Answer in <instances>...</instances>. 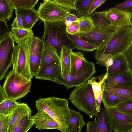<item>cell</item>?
<instances>
[{"instance_id": "6da1fadb", "label": "cell", "mask_w": 132, "mask_h": 132, "mask_svg": "<svg viewBox=\"0 0 132 132\" xmlns=\"http://www.w3.org/2000/svg\"><path fill=\"white\" fill-rule=\"evenodd\" d=\"M91 15L95 27L92 32L77 35L89 43L96 47L97 50L94 55L96 60L111 39L115 30L106 16V10L95 11Z\"/></svg>"}, {"instance_id": "7a4b0ae2", "label": "cell", "mask_w": 132, "mask_h": 132, "mask_svg": "<svg viewBox=\"0 0 132 132\" xmlns=\"http://www.w3.org/2000/svg\"><path fill=\"white\" fill-rule=\"evenodd\" d=\"M38 111H44L59 124L61 132H66L69 118L70 109L67 99L51 96L40 98L36 101Z\"/></svg>"}, {"instance_id": "3957f363", "label": "cell", "mask_w": 132, "mask_h": 132, "mask_svg": "<svg viewBox=\"0 0 132 132\" xmlns=\"http://www.w3.org/2000/svg\"><path fill=\"white\" fill-rule=\"evenodd\" d=\"M69 99L79 110L90 118L95 116L96 119L98 113L96 110L95 98L92 86L88 81L76 87L70 93Z\"/></svg>"}, {"instance_id": "277c9868", "label": "cell", "mask_w": 132, "mask_h": 132, "mask_svg": "<svg viewBox=\"0 0 132 132\" xmlns=\"http://www.w3.org/2000/svg\"><path fill=\"white\" fill-rule=\"evenodd\" d=\"M35 37L34 35L18 43L14 47L12 57V69L29 80H31L33 77L30 69V54L32 43Z\"/></svg>"}, {"instance_id": "5b68a950", "label": "cell", "mask_w": 132, "mask_h": 132, "mask_svg": "<svg viewBox=\"0 0 132 132\" xmlns=\"http://www.w3.org/2000/svg\"><path fill=\"white\" fill-rule=\"evenodd\" d=\"M31 80L16 72L13 69L7 74L2 86L7 99L16 101L30 92Z\"/></svg>"}, {"instance_id": "8992f818", "label": "cell", "mask_w": 132, "mask_h": 132, "mask_svg": "<svg viewBox=\"0 0 132 132\" xmlns=\"http://www.w3.org/2000/svg\"><path fill=\"white\" fill-rule=\"evenodd\" d=\"M132 43V24L115 30L111 39L101 53L97 61L106 56H114L124 53Z\"/></svg>"}, {"instance_id": "52a82bcc", "label": "cell", "mask_w": 132, "mask_h": 132, "mask_svg": "<svg viewBox=\"0 0 132 132\" xmlns=\"http://www.w3.org/2000/svg\"><path fill=\"white\" fill-rule=\"evenodd\" d=\"M44 30L41 39L43 42H48L57 50L60 56L63 45L74 49L70 40L67 37L65 22H50L44 21Z\"/></svg>"}, {"instance_id": "ba28073f", "label": "cell", "mask_w": 132, "mask_h": 132, "mask_svg": "<svg viewBox=\"0 0 132 132\" xmlns=\"http://www.w3.org/2000/svg\"><path fill=\"white\" fill-rule=\"evenodd\" d=\"M40 19L50 22H65L67 11L53 0H45L36 10Z\"/></svg>"}, {"instance_id": "9c48e42d", "label": "cell", "mask_w": 132, "mask_h": 132, "mask_svg": "<svg viewBox=\"0 0 132 132\" xmlns=\"http://www.w3.org/2000/svg\"><path fill=\"white\" fill-rule=\"evenodd\" d=\"M9 31L6 32L0 39L1 80L4 78L7 71L12 65L15 41Z\"/></svg>"}, {"instance_id": "30bf717a", "label": "cell", "mask_w": 132, "mask_h": 132, "mask_svg": "<svg viewBox=\"0 0 132 132\" xmlns=\"http://www.w3.org/2000/svg\"><path fill=\"white\" fill-rule=\"evenodd\" d=\"M96 72L94 63L87 61L77 75L74 76L67 75L63 77L59 75L56 83L60 85H63L69 89L84 84L90 79Z\"/></svg>"}, {"instance_id": "8fae6325", "label": "cell", "mask_w": 132, "mask_h": 132, "mask_svg": "<svg viewBox=\"0 0 132 132\" xmlns=\"http://www.w3.org/2000/svg\"><path fill=\"white\" fill-rule=\"evenodd\" d=\"M114 132H127L132 127V117L116 107L106 109Z\"/></svg>"}, {"instance_id": "7c38bea8", "label": "cell", "mask_w": 132, "mask_h": 132, "mask_svg": "<svg viewBox=\"0 0 132 132\" xmlns=\"http://www.w3.org/2000/svg\"><path fill=\"white\" fill-rule=\"evenodd\" d=\"M107 18L115 30L132 24V14L110 8L106 10Z\"/></svg>"}, {"instance_id": "4fadbf2b", "label": "cell", "mask_w": 132, "mask_h": 132, "mask_svg": "<svg viewBox=\"0 0 132 132\" xmlns=\"http://www.w3.org/2000/svg\"><path fill=\"white\" fill-rule=\"evenodd\" d=\"M112 131L106 109L104 107L101 109L94 121H89L87 123V132H112Z\"/></svg>"}, {"instance_id": "5bb4252c", "label": "cell", "mask_w": 132, "mask_h": 132, "mask_svg": "<svg viewBox=\"0 0 132 132\" xmlns=\"http://www.w3.org/2000/svg\"><path fill=\"white\" fill-rule=\"evenodd\" d=\"M43 46L44 43L41 39L35 36L32 43L30 54V69L33 77L40 66Z\"/></svg>"}, {"instance_id": "9a60e30c", "label": "cell", "mask_w": 132, "mask_h": 132, "mask_svg": "<svg viewBox=\"0 0 132 132\" xmlns=\"http://www.w3.org/2000/svg\"><path fill=\"white\" fill-rule=\"evenodd\" d=\"M61 72L60 64L52 63L41 65L35 76V78L56 82Z\"/></svg>"}, {"instance_id": "2e32d148", "label": "cell", "mask_w": 132, "mask_h": 132, "mask_svg": "<svg viewBox=\"0 0 132 132\" xmlns=\"http://www.w3.org/2000/svg\"><path fill=\"white\" fill-rule=\"evenodd\" d=\"M32 117L36 128L39 130L56 129L61 131L57 122L45 111H38Z\"/></svg>"}, {"instance_id": "e0dca14e", "label": "cell", "mask_w": 132, "mask_h": 132, "mask_svg": "<svg viewBox=\"0 0 132 132\" xmlns=\"http://www.w3.org/2000/svg\"><path fill=\"white\" fill-rule=\"evenodd\" d=\"M104 84L114 86L132 88V74L129 70L109 74Z\"/></svg>"}, {"instance_id": "ac0fdd59", "label": "cell", "mask_w": 132, "mask_h": 132, "mask_svg": "<svg viewBox=\"0 0 132 132\" xmlns=\"http://www.w3.org/2000/svg\"><path fill=\"white\" fill-rule=\"evenodd\" d=\"M44 43L40 65L52 63L60 64V59L57 49L48 42Z\"/></svg>"}, {"instance_id": "d6986e66", "label": "cell", "mask_w": 132, "mask_h": 132, "mask_svg": "<svg viewBox=\"0 0 132 132\" xmlns=\"http://www.w3.org/2000/svg\"><path fill=\"white\" fill-rule=\"evenodd\" d=\"M31 112V109L26 103H19L11 114L7 132H12L22 117Z\"/></svg>"}, {"instance_id": "ffe728a7", "label": "cell", "mask_w": 132, "mask_h": 132, "mask_svg": "<svg viewBox=\"0 0 132 132\" xmlns=\"http://www.w3.org/2000/svg\"><path fill=\"white\" fill-rule=\"evenodd\" d=\"M132 99L123 97L110 91L103 89L102 101L106 109L116 107L118 105Z\"/></svg>"}, {"instance_id": "44dd1931", "label": "cell", "mask_w": 132, "mask_h": 132, "mask_svg": "<svg viewBox=\"0 0 132 132\" xmlns=\"http://www.w3.org/2000/svg\"><path fill=\"white\" fill-rule=\"evenodd\" d=\"M86 125L79 112L70 109L66 132H81L83 127Z\"/></svg>"}, {"instance_id": "7402d4cb", "label": "cell", "mask_w": 132, "mask_h": 132, "mask_svg": "<svg viewBox=\"0 0 132 132\" xmlns=\"http://www.w3.org/2000/svg\"><path fill=\"white\" fill-rule=\"evenodd\" d=\"M15 12L20 14L23 20V25L25 28L31 29L40 18L36 10L30 9H17Z\"/></svg>"}, {"instance_id": "603a6c76", "label": "cell", "mask_w": 132, "mask_h": 132, "mask_svg": "<svg viewBox=\"0 0 132 132\" xmlns=\"http://www.w3.org/2000/svg\"><path fill=\"white\" fill-rule=\"evenodd\" d=\"M72 50L71 47L65 45L62 47L60 55L61 67L60 76L61 77L71 75L70 54Z\"/></svg>"}, {"instance_id": "cb8c5ba5", "label": "cell", "mask_w": 132, "mask_h": 132, "mask_svg": "<svg viewBox=\"0 0 132 132\" xmlns=\"http://www.w3.org/2000/svg\"><path fill=\"white\" fill-rule=\"evenodd\" d=\"M114 56L115 58L113 64L106 69V71L108 74L123 72L129 70L127 61L124 53Z\"/></svg>"}, {"instance_id": "d4e9b609", "label": "cell", "mask_w": 132, "mask_h": 132, "mask_svg": "<svg viewBox=\"0 0 132 132\" xmlns=\"http://www.w3.org/2000/svg\"><path fill=\"white\" fill-rule=\"evenodd\" d=\"M87 61L81 52H73L72 50L70 54V75L74 76L77 75Z\"/></svg>"}, {"instance_id": "484cf974", "label": "cell", "mask_w": 132, "mask_h": 132, "mask_svg": "<svg viewBox=\"0 0 132 132\" xmlns=\"http://www.w3.org/2000/svg\"><path fill=\"white\" fill-rule=\"evenodd\" d=\"M66 36L73 44L74 49L87 52H93L97 50L96 47L89 43L77 35H71L67 32Z\"/></svg>"}, {"instance_id": "4316f807", "label": "cell", "mask_w": 132, "mask_h": 132, "mask_svg": "<svg viewBox=\"0 0 132 132\" xmlns=\"http://www.w3.org/2000/svg\"><path fill=\"white\" fill-rule=\"evenodd\" d=\"M14 9L9 0H0V21L8 27L7 23L12 17Z\"/></svg>"}, {"instance_id": "83f0119b", "label": "cell", "mask_w": 132, "mask_h": 132, "mask_svg": "<svg viewBox=\"0 0 132 132\" xmlns=\"http://www.w3.org/2000/svg\"><path fill=\"white\" fill-rule=\"evenodd\" d=\"M9 32L15 42L17 43L28 39L34 35L31 29L25 28L12 27Z\"/></svg>"}, {"instance_id": "f1b7e54d", "label": "cell", "mask_w": 132, "mask_h": 132, "mask_svg": "<svg viewBox=\"0 0 132 132\" xmlns=\"http://www.w3.org/2000/svg\"><path fill=\"white\" fill-rule=\"evenodd\" d=\"M108 72L106 71L103 76H99L98 77L99 81L97 82V77H92L87 81L92 87L95 99V102L98 100L99 96L103 89V85L104 81L108 77Z\"/></svg>"}, {"instance_id": "f546056e", "label": "cell", "mask_w": 132, "mask_h": 132, "mask_svg": "<svg viewBox=\"0 0 132 132\" xmlns=\"http://www.w3.org/2000/svg\"><path fill=\"white\" fill-rule=\"evenodd\" d=\"M34 125L31 113L29 114L22 117L12 132H27Z\"/></svg>"}, {"instance_id": "4dcf8cb0", "label": "cell", "mask_w": 132, "mask_h": 132, "mask_svg": "<svg viewBox=\"0 0 132 132\" xmlns=\"http://www.w3.org/2000/svg\"><path fill=\"white\" fill-rule=\"evenodd\" d=\"M80 18V31L78 34H87L93 31L95 27L91 15L82 16Z\"/></svg>"}, {"instance_id": "1f68e13d", "label": "cell", "mask_w": 132, "mask_h": 132, "mask_svg": "<svg viewBox=\"0 0 132 132\" xmlns=\"http://www.w3.org/2000/svg\"><path fill=\"white\" fill-rule=\"evenodd\" d=\"M103 88L122 96L132 99V88L117 86L104 83Z\"/></svg>"}, {"instance_id": "d6a6232c", "label": "cell", "mask_w": 132, "mask_h": 132, "mask_svg": "<svg viewBox=\"0 0 132 132\" xmlns=\"http://www.w3.org/2000/svg\"><path fill=\"white\" fill-rule=\"evenodd\" d=\"M19 103L16 101L7 99L0 103V114L5 116L11 114Z\"/></svg>"}, {"instance_id": "836d02e7", "label": "cell", "mask_w": 132, "mask_h": 132, "mask_svg": "<svg viewBox=\"0 0 132 132\" xmlns=\"http://www.w3.org/2000/svg\"><path fill=\"white\" fill-rule=\"evenodd\" d=\"M94 0H77L75 11L82 16L90 15V10Z\"/></svg>"}, {"instance_id": "e575fe53", "label": "cell", "mask_w": 132, "mask_h": 132, "mask_svg": "<svg viewBox=\"0 0 132 132\" xmlns=\"http://www.w3.org/2000/svg\"><path fill=\"white\" fill-rule=\"evenodd\" d=\"M14 9L35 10V7L38 0H9Z\"/></svg>"}, {"instance_id": "d590c367", "label": "cell", "mask_w": 132, "mask_h": 132, "mask_svg": "<svg viewBox=\"0 0 132 132\" xmlns=\"http://www.w3.org/2000/svg\"><path fill=\"white\" fill-rule=\"evenodd\" d=\"M57 4L68 12L72 10H76L77 0H53Z\"/></svg>"}, {"instance_id": "8d00e7d4", "label": "cell", "mask_w": 132, "mask_h": 132, "mask_svg": "<svg viewBox=\"0 0 132 132\" xmlns=\"http://www.w3.org/2000/svg\"><path fill=\"white\" fill-rule=\"evenodd\" d=\"M110 8L120 10L132 14V0H128L119 3Z\"/></svg>"}, {"instance_id": "74e56055", "label": "cell", "mask_w": 132, "mask_h": 132, "mask_svg": "<svg viewBox=\"0 0 132 132\" xmlns=\"http://www.w3.org/2000/svg\"><path fill=\"white\" fill-rule=\"evenodd\" d=\"M11 115L5 116L0 114V132H7Z\"/></svg>"}, {"instance_id": "f35d334b", "label": "cell", "mask_w": 132, "mask_h": 132, "mask_svg": "<svg viewBox=\"0 0 132 132\" xmlns=\"http://www.w3.org/2000/svg\"><path fill=\"white\" fill-rule=\"evenodd\" d=\"M66 30L69 34L77 35L80 31L79 21L72 22L66 25Z\"/></svg>"}, {"instance_id": "ab89813d", "label": "cell", "mask_w": 132, "mask_h": 132, "mask_svg": "<svg viewBox=\"0 0 132 132\" xmlns=\"http://www.w3.org/2000/svg\"><path fill=\"white\" fill-rule=\"evenodd\" d=\"M119 110L132 117V100L126 101L116 107Z\"/></svg>"}, {"instance_id": "60d3db41", "label": "cell", "mask_w": 132, "mask_h": 132, "mask_svg": "<svg viewBox=\"0 0 132 132\" xmlns=\"http://www.w3.org/2000/svg\"><path fill=\"white\" fill-rule=\"evenodd\" d=\"M114 58V56L111 54H109L105 56L100 61H97L96 64L105 66L107 69L109 67L113 64Z\"/></svg>"}, {"instance_id": "b9f144b4", "label": "cell", "mask_w": 132, "mask_h": 132, "mask_svg": "<svg viewBox=\"0 0 132 132\" xmlns=\"http://www.w3.org/2000/svg\"><path fill=\"white\" fill-rule=\"evenodd\" d=\"M16 17L14 19L11 24L12 28H24L23 25V20L21 15L19 13L15 12Z\"/></svg>"}, {"instance_id": "7bdbcfd3", "label": "cell", "mask_w": 132, "mask_h": 132, "mask_svg": "<svg viewBox=\"0 0 132 132\" xmlns=\"http://www.w3.org/2000/svg\"><path fill=\"white\" fill-rule=\"evenodd\" d=\"M124 53L127 61L129 70L132 74V47L131 45Z\"/></svg>"}, {"instance_id": "ee69618b", "label": "cell", "mask_w": 132, "mask_h": 132, "mask_svg": "<svg viewBox=\"0 0 132 132\" xmlns=\"http://www.w3.org/2000/svg\"><path fill=\"white\" fill-rule=\"evenodd\" d=\"M106 1V0H94L91 7L89 15H91L94 11Z\"/></svg>"}, {"instance_id": "f6af8a7d", "label": "cell", "mask_w": 132, "mask_h": 132, "mask_svg": "<svg viewBox=\"0 0 132 132\" xmlns=\"http://www.w3.org/2000/svg\"><path fill=\"white\" fill-rule=\"evenodd\" d=\"M79 21V18H78L76 15L70 12L68 13L65 18V22L68 23H71Z\"/></svg>"}, {"instance_id": "bcb514c9", "label": "cell", "mask_w": 132, "mask_h": 132, "mask_svg": "<svg viewBox=\"0 0 132 132\" xmlns=\"http://www.w3.org/2000/svg\"><path fill=\"white\" fill-rule=\"evenodd\" d=\"M7 99L6 94L3 89L2 86L0 87V103Z\"/></svg>"}, {"instance_id": "7dc6e473", "label": "cell", "mask_w": 132, "mask_h": 132, "mask_svg": "<svg viewBox=\"0 0 132 132\" xmlns=\"http://www.w3.org/2000/svg\"><path fill=\"white\" fill-rule=\"evenodd\" d=\"M127 132H132V127L128 130Z\"/></svg>"}, {"instance_id": "c3c4849f", "label": "cell", "mask_w": 132, "mask_h": 132, "mask_svg": "<svg viewBox=\"0 0 132 132\" xmlns=\"http://www.w3.org/2000/svg\"><path fill=\"white\" fill-rule=\"evenodd\" d=\"M131 46H132V43H131Z\"/></svg>"}]
</instances>
